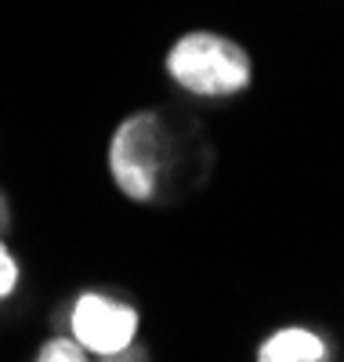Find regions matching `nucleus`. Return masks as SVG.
Here are the masks:
<instances>
[{"label": "nucleus", "instance_id": "nucleus-2", "mask_svg": "<svg viewBox=\"0 0 344 362\" xmlns=\"http://www.w3.org/2000/svg\"><path fill=\"white\" fill-rule=\"evenodd\" d=\"M171 167V131L160 112H131L109 138V174L131 203H149Z\"/></svg>", "mask_w": 344, "mask_h": 362}, {"label": "nucleus", "instance_id": "nucleus-3", "mask_svg": "<svg viewBox=\"0 0 344 362\" xmlns=\"http://www.w3.org/2000/svg\"><path fill=\"white\" fill-rule=\"evenodd\" d=\"M138 329H142V315L127 305V300H116L105 293L87 290L73 300V312H69V337L87 351V355H120L127 351L138 341Z\"/></svg>", "mask_w": 344, "mask_h": 362}, {"label": "nucleus", "instance_id": "nucleus-5", "mask_svg": "<svg viewBox=\"0 0 344 362\" xmlns=\"http://www.w3.org/2000/svg\"><path fill=\"white\" fill-rule=\"evenodd\" d=\"M37 362H91V355L73 337H51L37 351Z\"/></svg>", "mask_w": 344, "mask_h": 362}, {"label": "nucleus", "instance_id": "nucleus-1", "mask_svg": "<svg viewBox=\"0 0 344 362\" xmlns=\"http://www.w3.org/2000/svg\"><path fill=\"white\" fill-rule=\"evenodd\" d=\"M164 66L167 76L196 98H232L254 83L250 54L232 37L210 33V29H193V33L178 37Z\"/></svg>", "mask_w": 344, "mask_h": 362}, {"label": "nucleus", "instance_id": "nucleus-4", "mask_svg": "<svg viewBox=\"0 0 344 362\" xmlns=\"http://www.w3.org/2000/svg\"><path fill=\"white\" fill-rule=\"evenodd\" d=\"M254 362H330V344L308 326H279L261 341Z\"/></svg>", "mask_w": 344, "mask_h": 362}, {"label": "nucleus", "instance_id": "nucleus-6", "mask_svg": "<svg viewBox=\"0 0 344 362\" xmlns=\"http://www.w3.org/2000/svg\"><path fill=\"white\" fill-rule=\"evenodd\" d=\"M15 290H18V261L4 243H0V305H4Z\"/></svg>", "mask_w": 344, "mask_h": 362}, {"label": "nucleus", "instance_id": "nucleus-7", "mask_svg": "<svg viewBox=\"0 0 344 362\" xmlns=\"http://www.w3.org/2000/svg\"><path fill=\"white\" fill-rule=\"evenodd\" d=\"M8 225V206H4V199H0V228Z\"/></svg>", "mask_w": 344, "mask_h": 362}]
</instances>
